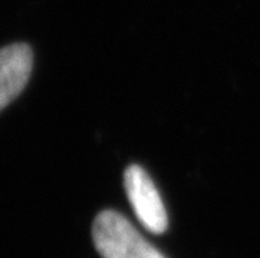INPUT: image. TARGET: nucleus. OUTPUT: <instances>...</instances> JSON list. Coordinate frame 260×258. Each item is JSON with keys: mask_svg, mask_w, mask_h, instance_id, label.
<instances>
[{"mask_svg": "<svg viewBox=\"0 0 260 258\" xmlns=\"http://www.w3.org/2000/svg\"><path fill=\"white\" fill-rule=\"evenodd\" d=\"M92 240L103 258H165L120 213L103 210L92 226Z\"/></svg>", "mask_w": 260, "mask_h": 258, "instance_id": "1", "label": "nucleus"}, {"mask_svg": "<svg viewBox=\"0 0 260 258\" xmlns=\"http://www.w3.org/2000/svg\"><path fill=\"white\" fill-rule=\"evenodd\" d=\"M123 182L128 199L142 226L151 233H164L169 226L167 210L148 173L139 165H131L125 171Z\"/></svg>", "mask_w": 260, "mask_h": 258, "instance_id": "2", "label": "nucleus"}, {"mask_svg": "<svg viewBox=\"0 0 260 258\" xmlns=\"http://www.w3.org/2000/svg\"><path fill=\"white\" fill-rule=\"evenodd\" d=\"M33 68V52L27 44L0 49V110L25 89Z\"/></svg>", "mask_w": 260, "mask_h": 258, "instance_id": "3", "label": "nucleus"}]
</instances>
